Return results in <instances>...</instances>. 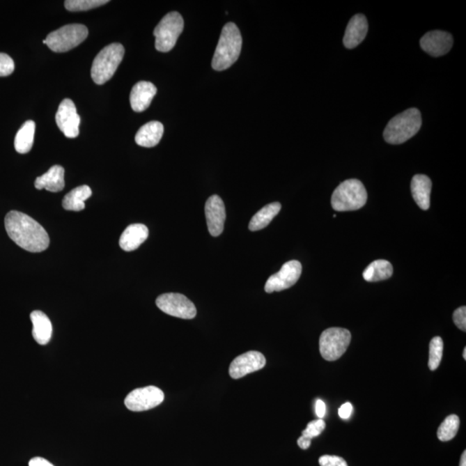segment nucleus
Masks as SVG:
<instances>
[{
    "label": "nucleus",
    "instance_id": "1",
    "mask_svg": "<svg viewBox=\"0 0 466 466\" xmlns=\"http://www.w3.org/2000/svg\"><path fill=\"white\" fill-rule=\"evenodd\" d=\"M5 226L10 240L25 251L41 252L49 247V237L45 229L23 212H8L6 216Z\"/></svg>",
    "mask_w": 466,
    "mask_h": 466
},
{
    "label": "nucleus",
    "instance_id": "2",
    "mask_svg": "<svg viewBox=\"0 0 466 466\" xmlns=\"http://www.w3.org/2000/svg\"><path fill=\"white\" fill-rule=\"evenodd\" d=\"M242 42L240 31L237 25L234 23L226 24L223 28L212 57V68L216 71H223L233 66L240 56Z\"/></svg>",
    "mask_w": 466,
    "mask_h": 466
},
{
    "label": "nucleus",
    "instance_id": "3",
    "mask_svg": "<svg viewBox=\"0 0 466 466\" xmlns=\"http://www.w3.org/2000/svg\"><path fill=\"white\" fill-rule=\"evenodd\" d=\"M421 125V111L417 108H410L389 122L384 132L385 139L390 144L405 143L417 134Z\"/></svg>",
    "mask_w": 466,
    "mask_h": 466
},
{
    "label": "nucleus",
    "instance_id": "4",
    "mask_svg": "<svg viewBox=\"0 0 466 466\" xmlns=\"http://www.w3.org/2000/svg\"><path fill=\"white\" fill-rule=\"evenodd\" d=\"M368 194L360 180L350 179L342 182L332 195V208L338 212L356 211L366 204Z\"/></svg>",
    "mask_w": 466,
    "mask_h": 466
},
{
    "label": "nucleus",
    "instance_id": "5",
    "mask_svg": "<svg viewBox=\"0 0 466 466\" xmlns=\"http://www.w3.org/2000/svg\"><path fill=\"white\" fill-rule=\"evenodd\" d=\"M125 56V48L121 43L104 47L93 60L91 77L98 85H103L114 77Z\"/></svg>",
    "mask_w": 466,
    "mask_h": 466
},
{
    "label": "nucleus",
    "instance_id": "6",
    "mask_svg": "<svg viewBox=\"0 0 466 466\" xmlns=\"http://www.w3.org/2000/svg\"><path fill=\"white\" fill-rule=\"evenodd\" d=\"M88 36L85 25L68 24L49 34L45 39L46 45L56 53L68 52L84 42Z\"/></svg>",
    "mask_w": 466,
    "mask_h": 466
},
{
    "label": "nucleus",
    "instance_id": "7",
    "mask_svg": "<svg viewBox=\"0 0 466 466\" xmlns=\"http://www.w3.org/2000/svg\"><path fill=\"white\" fill-rule=\"evenodd\" d=\"M183 27V19L178 13H169L162 17L154 30L155 49L160 52H171L182 34Z\"/></svg>",
    "mask_w": 466,
    "mask_h": 466
},
{
    "label": "nucleus",
    "instance_id": "8",
    "mask_svg": "<svg viewBox=\"0 0 466 466\" xmlns=\"http://www.w3.org/2000/svg\"><path fill=\"white\" fill-rule=\"evenodd\" d=\"M352 334L345 328L332 327L325 330L320 338V352L327 361L341 359L348 350Z\"/></svg>",
    "mask_w": 466,
    "mask_h": 466
},
{
    "label": "nucleus",
    "instance_id": "9",
    "mask_svg": "<svg viewBox=\"0 0 466 466\" xmlns=\"http://www.w3.org/2000/svg\"><path fill=\"white\" fill-rule=\"evenodd\" d=\"M155 304L162 312L180 319L191 320L196 316L197 311L194 303L182 294L168 293L161 295Z\"/></svg>",
    "mask_w": 466,
    "mask_h": 466
},
{
    "label": "nucleus",
    "instance_id": "10",
    "mask_svg": "<svg viewBox=\"0 0 466 466\" xmlns=\"http://www.w3.org/2000/svg\"><path fill=\"white\" fill-rule=\"evenodd\" d=\"M164 401V393L155 386L132 390L125 397V405L129 410L141 412L153 410Z\"/></svg>",
    "mask_w": 466,
    "mask_h": 466
},
{
    "label": "nucleus",
    "instance_id": "11",
    "mask_svg": "<svg viewBox=\"0 0 466 466\" xmlns=\"http://www.w3.org/2000/svg\"><path fill=\"white\" fill-rule=\"evenodd\" d=\"M302 272V263L292 260L284 263L280 272L272 274L266 281L265 290L267 293L279 292L294 286L297 283Z\"/></svg>",
    "mask_w": 466,
    "mask_h": 466
},
{
    "label": "nucleus",
    "instance_id": "12",
    "mask_svg": "<svg viewBox=\"0 0 466 466\" xmlns=\"http://www.w3.org/2000/svg\"><path fill=\"white\" fill-rule=\"evenodd\" d=\"M56 121L60 131L68 139H75L79 133L81 118L77 113L75 104L70 99L61 101L56 115Z\"/></svg>",
    "mask_w": 466,
    "mask_h": 466
},
{
    "label": "nucleus",
    "instance_id": "13",
    "mask_svg": "<svg viewBox=\"0 0 466 466\" xmlns=\"http://www.w3.org/2000/svg\"><path fill=\"white\" fill-rule=\"evenodd\" d=\"M266 359L261 352L251 350L235 359L229 368V374L233 379H240L265 366Z\"/></svg>",
    "mask_w": 466,
    "mask_h": 466
},
{
    "label": "nucleus",
    "instance_id": "14",
    "mask_svg": "<svg viewBox=\"0 0 466 466\" xmlns=\"http://www.w3.org/2000/svg\"><path fill=\"white\" fill-rule=\"evenodd\" d=\"M205 215L209 233L212 236H219L223 233L226 214L225 204L219 195L208 198L205 205Z\"/></svg>",
    "mask_w": 466,
    "mask_h": 466
},
{
    "label": "nucleus",
    "instance_id": "15",
    "mask_svg": "<svg viewBox=\"0 0 466 466\" xmlns=\"http://www.w3.org/2000/svg\"><path fill=\"white\" fill-rule=\"evenodd\" d=\"M421 49L428 55L439 57L450 52L453 39L450 33L442 31L428 32L421 39Z\"/></svg>",
    "mask_w": 466,
    "mask_h": 466
},
{
    "label": "nucleus",
    "instance_id": "16",
    "mask_svg": "<svg viewBox=\"0 0 466 466\" xmlns=\"http://www.w3.org/2000/svg\"><path fill=\"white\" fill-rule=\"evenodd\" d=\"M157 89L153 83L149 81H139L133 86L130 102L132 110L136 113H142L150 107L151 101L157 95Z\"/></svg>",
    "mask_w": 466,
    "mask_h": 466
},
{
    "label": "nucleus",
    "instance_id": "17",
    "mask_svg": "<svg viewBox=\"0 0 466 466\" xmlns=\"http://www.w3.org/2000/svg\"><path fill=\"white\" fill-rule=\"evenodd\" d=\"M368 32V22L362 14H357L350 19L346 28L344 40L345 48L354 49L366 38Z\"/></svg>",
    "mask_w": 466,
    "mask_h": 466
},
{
    "label": "nucleus",
    "instance_id": "18",
    "mask_svg": "<svg viewBox=\"0 0 466 466\" xmlns=\"http://www.w3.org/2000/svg\"><path fill=\"white\" fill-rule=\"evenodd\" d=\"M149 237V229L143 224H132L122 233L119 245L125 251L137 250Z\"/></svg>",
    "mask_w": 466,
    "mask_h": 466
},
{
    "label": "nucleus",
    "instance_id": "19",
    "mask_svg": "<svg viewBox=\"0 0 466 466\" xmlns=\"http://www.w3.org/2000/svg\"><path fill=\"white\" fill-rule=\"evenodd\" d=\"M64 174L65 171L61 166H53L45 175L36 179V189H46L53 193L60 192L65 187Z\"/></svg>",
    "mask_w": 466,
    "mask_h": 466
},
{
    "label": "nucleus",
    "instance_id": "20",
    "mask_svg": "<svg viewBox=\"0 0 466 466\" xmlns=\"http://www.w3.org/2000/svg\"><path fill=\"white\" fill-rule=\"evenodd\" d=\"M432 182L429 177L417 175L411 182V192L415 202L422 210H428L430 208V194H431Z\"/></svg>",
    "mask_w": 466,
    "mask_h": 466
},
{
    "label": "nucleus",
    "instance_id": "21",
    "mask_svg": "<svg viewBox=\"0 0 466 466\" xmlns=\"http://www.w3.org/2000/svg\"><path fill=\"white\" fill-rule=\"evenodd\" d=\"M164 128L162 123L151 121L142 126L137 132L135 141L139 146L153 148L157 146L162 135Z\"/></svg>",
    "mask_w": 466,
    "mask_h": 466
},
{
    "label": "nucleus",
    "instance_id": "22",
    "mask_svg": "<svg viewBox=\"0 0 466 466\" xmlns=\"http://www.w3.org/2000/svg\"><path fill=\"white\" fill-rule=\"evenodd\" d=\"M31 320L33 324L32 335L39 345L48 344L52 336V324L49 317L42 311L36 310L31 313Z\"/></svg>",
    "mask_w": 466,
    "mask_h": 466
},
{
    "label": "nucleus",
    "instance_id": "23",
    "mask_svg": "<svg viewBox=\"0 0 466 466\" xmlns=\"http://www.w3.org/2000/svg\"><path fill=\"white\" fill-rule=\"evenodd\" d=\"M281 208V205L279 202H273V203L266 205L252 217L249 224V229L251 232H256V231L265 228L272 222L274 217L279 214Z\"/></svg>",
    "mask_w": 466,
    "mask_h": 466
},
{
    "label": "nucleus",
    "instance_id": "24",
    "mask_svg": "<svg viewBox=\"0 0 466 466\" xmlns=\"http://www.w3.org/2000/svg\"><path fill=\"white\" fill-rule=\"evenodd\" d=\"M91 195L92 190L88 186L83 185L78 187L65 195L63 201V207L68 211H81L85 208V201Z\"/></svg>",
    "mask_w": 466,
    "mask_h": 466
},
{
    "label": "nucleus",
    "instance_id": "25",
    "mask_svg": "<svg viewBox=\"0 0 466 466\" xmlns=\"http://www.w3.org/2000/svg\"><path fill=\"white\" fill-rule=\"evenodd\" d=\"M35 130L36 124L32 121H28L21 126L14 142L17 153L26 154L31 150L34 143Z\"/></svg>",
    "mask_w": 466,
    "mask_h": 466
},
{
    "label": "nucleus",
    "instance_id": "26",
    "mask_svg": "<svg viewBox=\"0 0 466 466\" xmlns=\"http://www.w3.org/2000/svg\"><path fill=\"white\" fill-rule=\"evenodd\" d=\"M393 274V266L387 260H375L363 273L364 280L379 281L389 279Z\"/></svg>",
    "mask_w": 466,
    "mask_h": 466
},
{
    "label": "nucleus",
    "instance_id": "27",
    "mask_svg": "<svg viewBox=\"0 0 466 466\" xmlns=\"http://www.w3.org/2000/svg\"><path fill=\"white\" fill-rule=\"evenodd\" d=\"M460 421L456 414H451L440 424L438 429V438L443 442H449L457 435Z\"/></svg>",
    "mask_w": 466,
    "mask_h": 466
},
{
    "label": "nucleus",
    "instance_id": "28",
    "mask_svg": "<svg viewBox=\"0 0 466 466\" xmlns=\"http://www.w3.org/2000/svg\"><path fill=\"white\" fill-rule=\"evenodd\" d=\"M444 343L440 337L433 338L429 345L428 367L431 371H435L440 366L443 356Z\"/></svg>",
    "mask_w": 466,
    "mask_h": 466
},
{
    "label": "nucleus",
    "instance_id": "29",
    "mask_svg": "<svg viewBox=\"0 0 466 466\" xmlns=\"http://www.w3.org/2000/svg\"><path fill=\"white\" fill-rule=\"evenodd\" d=\"M108 2V0H67L64 6L70 12H84L106 5Z\"/></svg>",
    "mask_w": 466,
    "mask_h": 466
},
{
    "label": "nucleus",
    "instance_id": "30",
    "mask_svg": "<svg viewBox=\"0 0 466 466\" xmlns=\"http://www.w3.org/2000/svg\"><path fill=\"white\" fill-rule=\"evenodd\" d=\"M325 428H326V422L323 419L311 421L306 426V428L303 430L302 436L312 440V439L319 436L324 431Z\"/></svg>",
    "mask_w": 466,
    "mask_h": 466
},
{
    "label": "nucleus",
    "instance_id": "31",
    "mask_svg": "<svg viewBox=\"0 0 466 466\" xmlns=\"http://www.w3.org/2000/svg\"><path fill=\"white\" fill-rule=\"evenodd\" d=\"M15 70V63L8 55L0 53V77H8Z\"/></svg>",
    "mask_w": 466,
    "mask_h": 466
},
{
    "label": "nucleus",
    "instance_id": "32",
    "mask_svg": "<svg viewBox=\"0 0 466 466\" xmlns=\"http://www.w3.org/2000/svg\"><path fill=\"white\" fill-rule=\"evenodd\" d=\"M320 466H348L344 458L334 455H323L319 460Z\"/></svg>",
    "mask_w": 466,
    "mask_h": 466
},
{
    "label": "nucleus",
    "instance_id": "33",
    "mask_svg": "<svg viewBox=\"0 0 466 466\" xmlns=\"http://www.w3.org/2000/svg\"><path fill=\"white\" fill-rule=\"evenodd\" d=\"M453 323L460 330L466 331V308L461 306L454 311L453 313Z\"/></svg>",
    "mask_w": 466,
    "mask_h": 466
},
{
    "label": "nucleus",
    "instance_id": "34",
    "mask_svg": "<svg viewBox=\"0 0 466 466\" xmlns=\"http://www.w3.org/2000/svg\"><path fill=\"white\" fill-rule=\"evenodd\" d=\"M353 411V407L350 403H346L343 404V405L339 407V417L343 419V420H348L352 415Z\"/></svg>",
    "mask_w": 466,
    "mask_h": 466
},
{
    "label": "nucleus",
    "instance_id": "35",
    "mask_svg": "<svg viewBox=\"0 0 466 466\" xmlns=\"http://www.w3.org/2000/svg\"><path fill=\"white\" fill-rule=\"evenodd\" d=\"M316 413L318 417L323 419L327 413L326 403L323 400L318 399L316 403Z\"/></svg>",
    "mask_w": 466,
    "mask_h": 466
},
{
    "label": "nucleus",
    "instance_id": "36",
    "mask_svg": "<svg viewBox=\"0 0 466 466\" xmlns=\"http://www.w3.org/2000/svg\"><path fill=\"white\" fill-rule=\"evenodd\" d=\"M29 466H54L50 462L46 460L45 458L36 457L29 462Z\"/></svg>",
    "mask_w": 466,
    "mask_h": 466
},
{
    "label": "nucleus",
    "instance_id": "37",
    "mask_svg": "<svg viewBox=\"0 0 466 466\" xmlns=\"http://www.w3.org/2000/svg\"><path fill=\"white\" fill-rule=\"evenodd\" d=\"M297 444L303 450H306L311 446V440L306 438L304 436H301L297 440Z\"/></svg>",
    "mask_w": 466,
    "mask_h": 466
},
{
    "label": "nucleus",
    "instance_id": "38",
    "mask_svg": "<svg viewBox=\"0 0 466 466\" xmlns=\"http://www.w3.org/2000/svg\"><path fill=\"white\" fill-rule=\"evenodd\" d=\"M460 466H466V451L462 454Z\"/></svg>",
    "mask_w": 466,
    "mask_h": 466
},
{
    "label": "nucleus",
    "instance_id": "39",
    "mask_svg": "<svg viewBox=\"0 0 466 466\" xmlns=\"http://www.w3.org/2000/svg\"><path fill=\"white\" fill-rule=\"evenodd\" d=\"M463 357H464L465 360H466V348H465L464 349Z\"/></svg>",
    "mask_w": 466,
    "mask_h": 466
},
{
    "label": "nucleus",
    "instance_id": "40",
    "mask_svg": "<svg viewBox=\"0 0 466 466\" xmlns=\"http://www.w3.org/2000/svg\"><path fill=\"white\" fill-rule=\"evenodd\" d=\"M42 42L45 43V45H46V41H45V40H43Z\"/></svg>",
    "mask_w": 466,
    "mask_h": 466
}]
</instances>
